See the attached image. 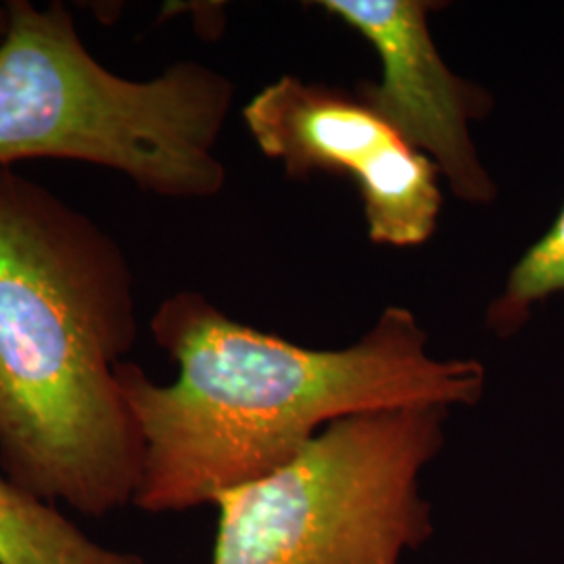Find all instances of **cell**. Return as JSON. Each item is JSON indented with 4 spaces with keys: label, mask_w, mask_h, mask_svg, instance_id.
<instances>
[{
    "label": "cell",
    "mask_w": 564,
    "mask_h": 564,
    "mask_svg": "<svg viewBox=\"0 0 564 564\" xmlns=\"http://www.w3.org/2000/svg\"><path fill=\"white\" fill-rule=\"evenodd\" d=\"M0 564H147L93 542L57 506L39 500L0 470Z\"/></svg>",
    "instance_id": "7"
},
{
    "label": "cell",
    "mask_w": 564,
    "mask_h": 564,
    "mask_svg": "<svg viewBox=\"0 0 564 564\" xmlns=\"http://www.w3.org/2000/svg\"><path fill=\"white\" fill-rule=\"evenodd\" d=\"M242 120L263 155L289 178L341 176L356 184L368 239L419 247L442 214V174L356 93L281 76L242 107Z\"/></svg>",
    "instance_id": "5"
},
{
    "label": "cell",
    "mask_w": 564,
    "mask_h": 564,
    "mask_svg": "<svg viewBox=\"0 0 564 564\" xmlns=\"http://www.w3.org/2000/svg\"><path fill=\"white\" fill-rule=\"evenodd\" d=\"M151 333L178 364V379L162 387L123 360L116 377L144 445L132 505L153 514L214 505L262 481L335 421L475 403L484 393V364L433 358L416 316L395 305L360 341L310 349L181 291L158 307Z\"/></svg>",
    "instance_id": "1"
},
{
    "label": "cell",
    "mask_w": 564,
    "mask_h": 564,
    "mask_svg": "<svg viewBox=\"0 0 564 564\" xmlns=\"http://www.w3.org/2000/svg\"><path fill=\"white\" fill-rule=\"evenodd\" d=\"M137 339L120 245L0 167V470L13 484L90 519L134 502L144 445L116 366Z\"/></svg>",
    "instance_id": "2"
},
{
    "label": "cell",
    "mask_w": 564,
    "mask_h": 564,
    "mask_svg": "<svg viewBox=\"0 0 564 564\" xmlns=\"http://www.w3.org/2000/svg\"><path fill=\"white\" fill-rule=\"evenodd\" d=\"M447 408L412 405L328 424L262 481L226 491L214 564H398L429 533L419 477Z\"/></svg>",
    "instance_id": "4"
},
{
    "label": "cell",
    "mask_w": 564,
    "mask_h": 564,
    "mask_svg": "<svg viewBox=\"0 0 564 564\" xmlns=\"http://www.w3.org/2000/svg\"><path fill=\"white\" fill-rule=\"evenodd\" d=\"M0 44V167L72 160L116 170L144 193L209 199L223 193L216 153L235 84L178 61L162 76L130 80L84 46L69 9L9 0Z\"/></svg>",
    "instance_id": "3"
},
{
    "label": "cell",
    "mask_w": 564,
    "mask_h": 564,
    "mask_svg": "<svg viewBox=\"0 0 564 564\" xmlns=\"http://www.w3.org/2000/svg\"><path fill=\"white\" fill-rule=\"evenodd\" d=\"M564 293V207L540 241L512 265L500 295L489 303L485 324L498 337L523 328L533 307Z\"/></svg>",
    "instance_id": "8"
},
{
    "label": "cell",
    "mask_w": 564,
    "mask_h": 564,
    "mask_svg": "<svg viewBox=\"0 0 564 564\" xmlns=\"http://www.w3.org/2000/svg\"><path fill=\"white\" fill-rule=\"evenodd\" d=\"M326 15L360 34L381 61V80L364 82L360 99L437 165L452 193L466 203L494 202L470 123L491 111L489 93L456 76L437 51L424 0H321Z\"/></svg>",
    "instance_id": "6"
}]
</instances>
